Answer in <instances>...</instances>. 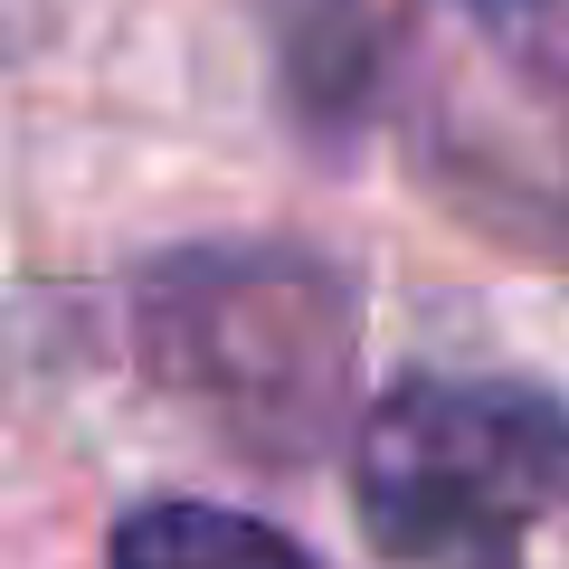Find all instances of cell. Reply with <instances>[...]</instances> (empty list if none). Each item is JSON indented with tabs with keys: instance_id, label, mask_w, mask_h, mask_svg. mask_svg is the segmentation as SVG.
Masks as SVG:
<instances>
[{
	"instance_id": "cell-4",
	"label": "cell",
	"mask_w": 569,
	"mask_h": 569,
	"mask_svg": "<svg viewBox=\"0 0 569 569\" xmlns=\"http://www.w3.org/2000/svg\"><path fill=\"white\" fill-rule=\"evenodd\" d=\"M466 10H485V20H541V10H560V0H466Z\"/></svg>"
},
{
	"instance_id": "cell-2",
	"label": "cell",
	"mask_w": 569,
	"mask_h": 569,
	"mask_svg": "<svg viewBox=\"0 0 569 569\" xmlns=\"http://www.w3.org/2000/svg\"><path fill=\"white\" fill-rule=\"evenodd\" d=\"M351 503L399 569H522L569 512V399L522 380H399L351 437Z\"/></svg>"
},
{
	"instance_id": "cell-5",
	"label": "cell",
	"mask_w": 569,
	"mask_h": 569,
	"mask_svg": "<svg viewBox=\"0 0 569 569\" xmlns=\"http://www.w3.org/2000/svg\"><path fill=\"white\" fill-rule=\"evenodd\" d=\"M0 39H20V0H0Z\"/></svg>"
},
{
	"instance_id": "cell-1",
	"label": "cell",
	"mask_w": 569,
	"mask_h": 569,
	"mask_svg": "<svg viewBox=\"0 0 569 569\" xmlns=\"http://www.w3.org/2000/svg\"><path fill=\"white\" fill-rule=\"evenodd\" d=\"M133 332L152 380L247 456H305L351 389L361 295L305 247H181L142 276Z\"/></svg>"
},
{
	"instance_id": "cell-3",
	"label": "cell",
	"mask_w": 569,
	"mask_h": 569,
	"mask_svg": "<svg viewBox=\"0 0 569 569\" xmlns=\"http://www.w3.org/2000/svg\"><path fill=\"white\" fill-rule=\"evenodd\" d=\"M104 569H323V560L305 541H284L276 522H257V512L162 493V503H133L114 522Z\"/></svg>"
}]
</instances>
